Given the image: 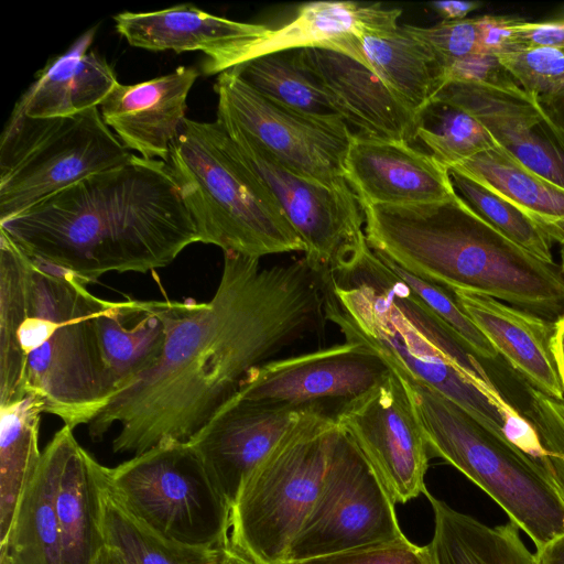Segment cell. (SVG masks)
Listing matches in <instances>:
<instances>
[{
	"label": "cell",
	"instance_id": "1",
	"mask_svg": "<svg viewBox=\"0 0 564 564\" xmlns=\"http://www.w3.org/2000/svg\"><path fill=\"white\" fill-rule=\"evenodd\" d=\"M325 321L324 280L304 258L261 268L260 259L224 252L207 302L175 301L159 361L87 425L94 442L113 426L116 454L166 441L187 442L238 390L247 372Z\"/></svg>",
	"mask_w": 564,
	"mask_h": 564
},
{
	"label": "cell",
	"instance_id": "2",
	"mask_svg": "<svg viewBox=\"0 0 564 564\" xmlns=\"http://www.w3.org/2000/svg\"><path fill=\"white\" fill-rule=\"evenodd\" d=\"M32 259L86 284L109 272L145 273L199 242L166 162L133 154L0 223Z\"/></svg>",
	"mask_w": 564,
	"mask_h": 564
},
{
	"label": "cell",
	"instance_id": "3",
	"mask_svg": "<svg viewBox=\"0 0 564 564\" xmlns=\"http://www.w3.org/2000/svg\"><path fill=\"white\" fill-rule=\"evenodd\" d=\"M0 231V405L26 394L75 429L112 398L95 324L101 299Z\"/></svg>",
	"mask_w": 564,
	"mask_h": 564
},
{
	"label": "cell",
	"instance_id": "4",
	"mask_svg": "<svg viewBox=\"0 0 564 564\" xmlns=\"http://www.w3.org/2000/svg\"><path fill=\"white\" fill-rule=\"evenodd\" d=\"M323 280L325 319L346 341L377 352L508 440L527 427L528 420L505 399L481 359L368 243Z\"/></svg>",
	"mask_w": 564,
	"mask_h": 564
},
{
	"label": "cell",
	"instance_id": "5",
	"mask_svg": "<svg viewBox=\"0 0 564 564\" xmlns=\"http://www.w3.org/2000/svg\"><path fill=\"white\" fill-rule=\"evenodd\" d=\"M368 246L403 270L449 291L487 295L556 322L564 270L505 237L456 193L412 206L361 207Z\"/></svg>",
	"mask_w": 564,
	"mask_h": 564
},
{
	"label": "cell",
	"instance_id": "6",
	"mask_svg": "<svg viewBox=\"0 0 564 564\" xmlns=\"http://www.w3.org/2000/svg\"><path fill=\"white\" fill-rule=\"evenodd\" d=\"M166 163L199 242L258 259L304 250L271 191L217 121L186 118Z\"/></svg>",
	"mask_w": 564,
	"mask_h": 564
},
{
	"label": "cell",
	"instance_id": "7",
	"mask_svg": "<svg viewBox=\"0 0 564 564\" xmlns=\"http://www.w3.org/2000/svg\"><path fill=\"white\" fill-rule=\"evenodd\" d=\"M399 375L431 457L444 459L484 490L536 549L564 532V500L536 459L438 391Z\"/></svg>",
	"mask_w": 564,
	"mask_h": 564
},
{
	"label": "cell",
	"instance_id": "8",
	"mask_svg": "<svg viewBox=\"0 0 564 564\" xmlns=\"http://www.w3.org/2000/svg\"><path fill=\"white\" fill-rule=\"evenodd\" d=\"M336 416L304 414L243 480L230 507L228 543L256 564H284L324 484Z\"/></svg>",
	"mask_w": 564,
	"mask_h": 564
},
{
	"label": "cell",
	"instance_id": "9",
	"mask_svg": "<svg viewBox=\"0 0 564 564\" xmlns=\"http://www.w3.org/2000/svg\"><path fill=\"white\" fill-rule=\"evenodd\" d=\"M99 107L69 117L11 111L0 138V223L131 159Z\"/></svg>",
	"mask_w": 564,
	"mask_h": 564
},
{
	"label": "cell",
	"instance_id": "10",
	"mask_svg": "<svg viewBox=\"0 0 564 564\" xmlns=\"http://www.w3.org/2000/svg\"><path fill=\"white\" fill-rule=\"evenodd\" d=\"M105 471L129 509L164 538L195 547L228 543L230 507L187 442L159 443Z\"/></svg>",
	"mask_w": 564,
	"mask_h": 564
},
{
	"label": "cell",
	"instance_id": "11",
	"mask_svg": "<svg viewBox=\"0 0 564 564\" xmlns=\"http://www.w3.org/2000/svg\"><path fill=\"white\" fill-rule=\"evenodd\" d=\"M404 536L390 490L338 424L319 496L293 540L285 563Z\"/></svg>",
	"mask_w": 564,
	"mask_h": 564
},
{
	"label": "cell",
	"instance_id": "12",
	"mask_svg": "<svg viewBox=\"0 0 564 564\" xmlns=\"http://www.w3.org/2000/svg\"><path fill=\"white\" fill-rule=\"evenodd\" d=\"M216 121L240 131L299 175L330 187L348 185L345 158L354 133L337 115H312L275 102L232 69L218 75Z\"/></svg>",
	"mask_w": 564,
	"mask_h": 564
},
{
	"label": "cell",
	"instance_id": "13",
	"mask_svg": "<svg viewBox=\"0 0 564 564\" xmlns=\"http://www.w3.org/2000/svg\"><path fill=\"white\" fill-rule=\"evenodd\" d=\"M224 130L275 197L303 242L305 261L322 274L348 264L367 243L364 212L350 186L330 187L310 181L240 131Z\"/></svg>",
	"mask_w": 564,
	"mask_h": 564
},
{
	"label": "cell",
	"instance_id": "14",
	"mask_svg": "<svg viewBox=\"0 0 564 564\" xmlns=\"http://www.w3.org/2000/svg\"><path fill=\"white\" fill-rule=\"evenodd\" d=\"M391 370L377 352L345 341L258 365L247 372L236 394L336 416L345 404L368 393Z\"/></svg>",
	"mask_w": 564,
	"mask_h": 564
},
{
	"label": "cell",
	"instance_id": "15",
	"mask_svg": "<svg viewBox=\"0 0 564 564\" xmlns=\"http://www.w3.org/2000/svg\"><path fill=\"white\" fill-rule=\"evenodd\" d=\"M336 420L390 490L395 503L425 495L431 458L423 430L402 377L393 368Z\"/></svg>",
	"mask_w": 564,
	"mask_h": 564
},
{
	"label": "cell",
	"instance_id": "16",
	"mask_svg": "<svg viewBox=\"0 0 564 564\" xmlns=\"http://www.w3.org/2000/svg\"><path fill=\"white\" fill-rule=\"evenodd\" d=\"M459 108L496 143L544 178L564 188V132L539 98L518 84L496 86L448 82L432 104Z\"/></svg>",
	"mask_w": 564,
	"mask_h": 564
},
{
	"label": "cell",
	"instance_id": "17",
	"mask_svg": "<svg viewBox=\"0 0 564 564\" xmlns=\"http://www.w3.org/2000/svg\"><path fill=\"white\" fill-rule=\"evenodd\" d=\"M311 411L316 410L243 399L235 393L187 443L231 507L247 476Z\"/></svg>",
	"mask_w": 564,
	"mask_h": 564
},
{
	"label": "cell",
	"instance_id": "18",
	"mask_svg": "<svg viewBox=\"0 0 564 564\" xmlns=\"http://www.w3.org/2000/svg\"><path fill=\"white\" fill-rule=\"evenodd\" d=\"M116 30L134 47L176 53L199 51L207 59L206 75L221 74L250 59L273 29L264 24L232 21L181 4L151 12H121L113 17Z\"/></svg>",
	"mask_w": 564,
	"mask_h": 564
},
{
	"label": "cell",
	"instance_id": "19",
	"mask_svg": "<svg viewBox=\"0 0 564 564\" xmlns=\"http://www.w3.org/2000/svg\"><path fill=\"white\" fill-rule=\"evenodd\" d=\"M344 167L360 207L430 204L455 193L448 169L402 140L354 133Z\"/></svg>",
	"mask_w": 564,
	"mask_h": 564
},
{
	"label": "cell",
	"instance_id": "20",
	"mask_svg": "<svg viewBox=\"0 0 564 564\" xmlns=\"http://www.w3.org/2000/svg\"><path fill=\"white\" fill-rule=\"evenodd\" d=\"M297 53L334 113L354 127L357 134L410 143L416 139L423 116L366 66L330 50L307 47Z\"/></svg>",
	"mask_w": 564,
	"mask_h": 564
},
{
	"label": "cell",
	"instance_id": "21",
	"mask_svg": "<svg viewBox=\"0 0 564 564\" xmlns=\"http://www.w3.org/2000/svg\"><path fill=\"white\" fill-rule=\"evenodd\" d=\"M199 76L194 66L134 85L119 82L99 106L105 123L130 151L167 161L170 145L186 119V100Z\"/></svg>",
	"mask_w": 564,
	"mask_h": 564
},
{
	"label": "cell",
	"instance_id": "22",
	"mask_svg": "<svg viewBox=\"0 0 564 564\" xmlns=\"http://www.w3.org/2000/svg\"><path fill=\"white\" fill-rule=\"evenodd\" d=\"M452 292L498 355L530 387L552 398H564L552 350L555 322L487 295L459 290Z\"/></svg>",
	"mask_w": 564,
	"mask_h": 564
},
{
	"label": "cell",
	"instance_id": "23",
	"mask_svg": "<svg viewBox=\"0 0 564 564\" xmlns=\"http://www.w3.org/2000/svg\"><path fill=\"white\" fill-rule=\"evenodd\" d=\"M175 301L101 299L95 324L112 397L159 361Z\"/></svg>",
	"mask_w": 564,
	"mask_h": 564
},
{
	"label": "cell",
	"instance_id": "24",
	"mask_svg": "<svg viewBox=\"0 0 564 564\" xmlns=\"http://www.w3.org/2000/svg\"><path fill=\"white\" fill-rule=\"evenodd\" d=\"M401 13L400 9H386L381 3L308 2L299 8L289 23L272 30L256 45L250 59L278 51L315 47L341 53L370 69L362 36L398 29Z\"/></svg>",
	"mask_w": 564,
	"mask_h": 564
},
{
	"label": "cell",
	"instance_id": "25",
	"mask_svg": "<svg viewBox=\"0 0 564 564\" xmlns=\"http://www.w3.org/2000/svg\"><path fill=\"white\" fill-rule=\"evenodd\" d=\"M96 28L75 40L36 74L13 111L31 118L69 117L99 107L118 83L113 68L89 51Z\"/></svg>",
	"mask_w": 564,
	"mask_h": 564
},
{
	"label": "cell",
	"instance_id": "26",
	"mask_svg": "<svg viewBox=\"0 0 564 564\" xmlns=\"http://www.w3.org/2000/svg\"><path fill=\"white\" fill-rule=\"evenodd\" d=\"M73 431L64 425L53 435L21 497L9 534L0 544V554L13 564H63L56 491Z\"/></svg>",
	"mask_w": 564,
	"mask_h": 564
},
{
	"label": "cell",
	"instance_id": "27",
	"mask_svg": "<svg viewBox=\"0 0 564 564\" xmlns=\"http://www.w3.org/2000/svg\"><path fill=\"white\" fill-rule=\"evenodd\" d=\"M104 465L70 433L56 491L63 564H93L105 545L100 487Z\"/></svg>",
	"mask_w": 564,
	"mask_h": 564
},
{
	"label": "cell",
	"instance_id": "28",
	"mask_svg": "<svg viewBox=\"0 0 564 564\" xmlns=\"http://www.w3.org/2000/svg\"><path fill=\"white\" fill-rule=\"evenodd\" d=\"M448 170L459 171L513 204L551 239L564 241V188L496 144Z\"/></svg>",
	"mask_w": 564,
	"mask_h": 564
},
{
	"label": "cell",
	"instance_id": "29",
	"mask_svg": "<svg viewBox=\"0 0 564 564\" xmlns=\"http://www.w3.org/2000/svg\"><path fill=\"white\" fill-rule=\"evenodd\" d=\"M361 42L370 70L423 116L446 84V66L434 51L403 25Z\"/></svg>",
	"mask_w": 564,
	"mask_h": 564
},
{
	"label": "cell",
	"instance_id": "30",
	"mask_svg": "<svg viewBox=\"0 0 564 564\" xmlns=\"http://www.w3.org/2000/svg\"><path fill=\"white\" fill-rule=\"evenodd\" d=\"M425 497L434 514L429 545L435 564H536L514 522L491 528L454 510L429 490Z\"/></svg>",
	"mask_w": 564,
	"mask_h": 564
},
{
	"label": "cell",
	"instance_id": "31",
	"mask_svg": "<svg viewBox=\"0 0 564 564\" xmlns=\"http://www.w3.org/2000/svg\"><path fill=\"white\" fill-rule=\"evenodd\" d=\"M42 401L26 394L0 405V544L7 539L21 497L41 460Z\"/></svg>",
	"mask_w": 564,
	"mask_h": 564
},
{
	"label": "cell",
	"instance_id": "32",
	"mask_svg": "<svg viewBox=\"0 0 564 564\" xmlns=\"http://www.w3.org/2000/svg\"><path fill=\"white\" fill-rule=\"evenodd\" d=\"M105 468L100 487L104 541L118 552L124 564H216L223 546H188L159 534L113 491Z\"/></svg>",
	"mask_w": 564,
	"mask_h": 564
},
{
	"label": "cell",
	"instance_id": "33",
	"mask_svg": "<svg viewBox=\"0 0 564 564\" xmlns=\"http://www.w3.org/2000/svg\"><path fill=\"white\" fill-rule=\"evenodd\" d=\"M264 97L312 115H335L317 82L300 59L297 50L278 51L232 68Z\"/></svg>",
	"mask_w": 564,
	"mask_h": 564
},
{
	"label": "cell",
	"instance_id": "34",
	"mask_svg": "<svg viewBox=\"0 0 564 564\" xmlns=\"http://www.w3.org/2000/svg\"><path fill=\"white\" fill-rule=\"evenodd\" d=\"M448 171L456 193L480 218L530 253L554 261L552 239L523 212L468 175Z\"/></svg>",
	"mask_w": 564,
	"mask_h": 564
},
{
	"label": "cell",
	"instance_id": "35",
	"mask_svg": "<svg viewBox=\"0 0 564 564\" xmlns=\"http://www.w3.org/2000/svg\"><path fill=\"white\" fill-rule=\"evenodd\" d=\"M424 112L436 121L431 127L422 123L416 139L447 169L497 144L475 118L459 108L435 102Z\"/></svg>",
	"mask_w": 564,
	"mask_h": 564
},
{
	"label": "cell",
	"instance_id": "36",
	"mask_svg": "<svg viewBox=\"0 0 564 564\" xmlns=\"http://www.w3.org/2000/svg\"><path fill=\"white\" fill-rule=\"evenodd\" d=\"M378 254L416 296L468 345L479 359L494 360L499 356L494 346L457 303L452 291L423 280L398 267L380 253Z\"/></svg>",
	"mask_w": 564,
	"mask_h": 564
},
{
	"label": "cell",
	"instance_id": "37",
	"mask_svg": "<svg viewBox=\"0 0 564 564\" xmlns=\"http://www.w3.org/2000/svg\"><path fill=\"white\" fill-rule=\"evenodd\" d=\"M525 91L540 97L564 86V47L540 46L497 55Z\"/></svg>",
	"mask_w": 564,
	"mask_h": 564
},
{
	"label": "cell",
	"instance_id": "38",
	"mask_svg": "<svg viewBox=\"0 0 564 564\" xmlns=\"http://www.w3.org/2000/svg\"><path fill=\"white\" fill-rule=\"evenodd\" d=\"M524 417L534 427L549 459V471L564 500V398L549 397L528 384Z\"/></svg>",
	"mask_w": 564,
	"mask_h": 564
},
{
	"label": "cell",
	"instance_id": "39",
	"mask_svg": "<svg viewBox=\"0 0 564 564\" xmlns=\"http://www.w3.org/2000/svg\"><path fill=\"white\" fill-rule=\"evenodd\" d=\"M412 35L426 43L448 66L479 50V17L459 21H442L432 26L403 25Z\"/></svg>",
	"mask_w": 564,
	"mask_h": 564
},
{
	"label": "cell",
	"instance_id": "40",
	"mask_svg": "<svg viewBox=\"0 0 564 564\" xmlns=\"http://www.w3.org/2000/svg\"><path fill=\"white\" fill-rule=\"evenodd\" d=\"M284 564H435L430 545L406 536L351 551Z\"/></svg>",
	"mask_w": 564,
	"mask_h": 564
},
{
	"label": "cell",
	"instance_id": "41",
	"mask_svg": "<svg viewBox=\"0 0 564 564\" xmlns=\"http://www.w3.org/2000/svg\"><path fill=\"white\" fill-rule=\"evenodd\" d=\"M467 82L496 86L517 84L500 64L497 55L484 52L470 54L452 63L446 70V83Z\"/></svg>",
	"mask_w": 564,
	"mask_h": 564
},
{
	"label": "cell",
	"instance_id": "42",
	"mask_svg": "<svg viewBox=\"0 0 564 564\" xmlns=\"http://www.w3.org/2000/svg\"><path fill=\"white\" fill-rule=\"evenodd\" d=\"M521 21L520 18L502 15L479 17L480 52L498 55L512 51L517 26Z\"/></svg>",
	"mask_w": 564,
	"mask_h": 564
},
{
	"label": "cell",
	"instance_id": "43",
	"mask_svg": "<svg viewBox=\"0 0 564 564\" xmlns=\"http://www.w3.org/2000/svg\"><path fill=\"white\" fill-rule=\"evenodd\" d=\"M540 46L564 47V15L539 22L522 20L519 23L512 51Z\"/></svg>",
	"mask_w": 564,
	"mask_h": 564
},
{
	"label": "cell",
	"instance_id": "44",
	"mask_svg": "<svg viewBox=\"0 0 564 564\" xmlns=\"http://www.w3.org/2000/svg\"><path fill=\"white\" fill-rule=\"evenodd\" d=\"M430 7L437 12L444 21H459L481 7L478 1H434Z\"/></svg>",
	"mask_w": 564,
	"mask_h": 564
},
{
	"label": "cell",
	"instance_id": "45",
	"mask_svg": "<svg viewBox=\"0 0 564 564\" xmlns=\"http://www.w3.org/2000/svg\"><path fill=\"white\" fill-rule=\"evenodd\" d=\"M536 564H564V532L536 549Z\"/></svg>",
	"mask_w": 564,
	"mask_h": 564
},
{
	"label": "cell",
	"instance_id": "46",
	"mask_svg": "<svg viewBox=\"0 0 564 564\" xmlns=\"http://www.w3.org/2000/svg\"><path fill=\"white\" fill-rule=\"evenodd\" d=\"M538 98L551 119L564 132V86L555 93Z\"/></svg>",
	"mask_w": 564,
	"mask_h": 564
},
{
	"label": "cell",
	"instance_id": "47",
	"mask_svg": "<svg viewBox=\"0 0 564 564\" xmlns=\"http://www.w3.org/2000/svg\"><path fill=\"white\" fill-rule=\"evenodd\" d=\"M552 350L564 390V315L555 322Z\"/></svg>",
	"mask_w": 564,
	"mask_h": 564
},
{
	"label": "cell",
	"instance_id": "48",
	"mask_svg": "<svg viewBox=\"0 0 564 564\" xmlns=\"http://www.w3.org/2000/svg\"><path fill=\"white\" fill-rule=\"evenodd\" d=\"M216 564H256L243 553L232 547L229 543L220 549Z\"/></svg>",
	"mask_w": 564,
	"mask_h": 564
},
{
	"label": "cell",
	"instance_id": "49",
	"mask_svg": "<svg viewBox=\"0 0 564 564\" xmlns=\"http://www.w3.org/2000/svg\"><path fill=\"white\" fill-rule=\"evenodd\" d=\"M93 564H124V563L115 549L105 544L98 552Z\"/></svg>",
	"mask_w": 564,
	"mask_h": 564
},
{
	"label": "cell",
	"instance_id": "50",
	"mask_svg": "<svg viewBox=\"0 0 564 564\" xmlns=\"http://www.w3.org/2000/svg\"><path fill=\"white\" fill-rule=\"evenodd\" d=\"M0 564H13V563L8 556L0 554Z\"/></svg>",
	"mask_w": 564,
	"mask_h": 564
},
{
	"label": "cell",
	"instance_id": "51",
	"mask_svg": "<svg viewBox=\"0 0 564 564\" xmlns=\"http://www.w3.org/2000/svg\"><path fill=\"white\" fill-rule=\"evenodd\" d=\"M564 270V241L561 243V263H560Z\"/></svg>",
	"mask_w": 564,
	"mask_h": 564
}]
</instances>
